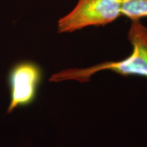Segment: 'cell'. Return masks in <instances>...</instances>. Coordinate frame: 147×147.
I'll list each match as a JSON object with an SVG mask.
<instances>
[{"instance_id":"7a4b0ae2","label":"cell","mask_w":147,"mask_h":147,"mask_svg":"<svg viewBox=\"0 0 147 147\" xmlns=\"http://www.w3.org/2000/svg\"><path fill=\"white\" fill-rule=\"evenodd\" d=\"M121 6L122 0H78L76 7L58 21V32L71 33L113 23L122 15Z\"/></svg>"},{"instance_id":"3957f363","label":"cell","mask_w":147,"mask_h":147,"mask_svg":"<svg viewBox=\"0 0 147 147\" xmlns=\"http://www.w3.org/2000/svg\"><path fill=\"white\" fill-rule=\"evenodd\" d=\"M42 77L40 67L32 61L19 62L10 69L8 74L10 103L7 113H12L16 108L34 102Z\"/></svg>"},{"instance_id":"6da1fadb","label":"cell","mask_w":147,"mask_h":147,"mask_svg":"<svg viewBox=\"0 0 147 147\" xmlns=\"http://www.w3.org/2000/svg\"><path fill=\"white\" fill-rule=\"evenodd\" d=\"M132 46L129 56L118 61H105L87 68H70L54 74L49 80L59 82L65 80L89 82L91 76L104 70H110L124 76L130 75L147 78V27L140 20L131 21L127 34Z\"/></svg>"},{"instance_id":"277c9868","label":"cell","mask_w":147,"mask_h":147,"mask_svg":"<svg viewBox=\"0 0 147 147\" xmlns=\"http://www.w3.org/2000/svg\"><path fill=\"white\" fill-rule=\"evenodd\" d=\"M121 14L131 21L147 18V0H122Z\"/></svg>"}]
</instances>
